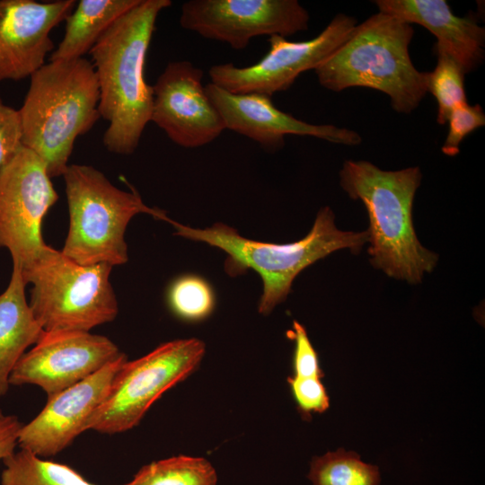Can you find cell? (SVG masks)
I'll use <instances>...</instances> for the list:
<instances>
[{"instance_id": "3957f363", "label": "cell", "mask_w": 485, "mask_h": 485, "mask_svg": "<svg viewBox=\"0 0 485 485\" xmlns=\"http://www.w3.org/2000/svg\"><path fill=\"white\" fill-rule=\"evenodd\" d=\"M18 110L22 144L44 162L48 175H63L76 138L101 118L100 91L91 61H48L31 75Z\"/></svg>"}, {"instance_id": "603a6c76", "label": "cell", "mask_w": 485, "mask_h": 485, "mask_svg": "<svg viewBox=\"0 0 485 485\" xmlns=\"http://www.w3.org/2000/svg\"><path fill=\"white\" fill-rule=\"evenodd\" d=\"M434 49L437 61L434 70L427 72V87L437 102L436 121L444 125L453 109L467 102L463 84L465 73L442 46L436 43Z\"/></svg>"}, {"instance_id": "9c48e42d", "label": "cell", "mask_w": 485, "mask_h": 485, "mask_svg": "<svg viewBox=\"0 0 485 485\" xmlns=\"http://www.w3.org/2000/svg\"><path fill=\"white\" fill-rule=\"evenodd\" d=\"M57 198L44 162L24 146L0 170V248L13 263L22 268L48 248L41 223Z\"/></svg>"}, {"instance_id": "7402d4cb", "label": "cell", "mask_w": 485, "mask_h": 485, "mask_svg": "<svg viewBox=\"0 0 485 485\" xmlns=\"http://www.w3.org/2000/svg\"><path fill=\"white\" fill-rule=\"evenodd\" d=\"M312 485H380L376 465L363 462L353 451L342 448L314 457L307 475Z\"/></svg>"}, {"instance_id": "8fae6325", "label": "cell", "mask_w": 485, "mask_h": 485, "mask_svg": "<svg viewBox=\"0 0 485 485\" xmlns=\"http://www.w3.org/2000/svg\"><path fill=\"white\" fill-rule=\"evenodd\" d=\"M180 24L201 37L245 48L258 36H292L306 31L309 13L297 0H190Z\"/></svg>"}, {"instance_id": "8992f818", "label": "cell", "mask_w": 485, "mask_h": 485, "mask_svg": "<svg viewBox=\"0 0 485 485\" xmlns=\"http://www.w3.org/2000/svg\"><path fill=\"white\" fill-rule=\"evenodd\" d=\"M62 176L69 229L61 251L78 264H124L128 261L124 235L134 216L145 213L170 220L163 211L147 207L132 187L131 191L118 189L93 166L70 164Z\"/></svg>"}, {"instance_id": "d4e9b609", "label": "cell", "mask_w": 485, "mask_h": 485, "mask_svg": "<svg viewBox=\"0 0 485 485\" xmlns=\"http://www.w3.org/2000/svg\"><path fill=\"white\" fill-rule=\"evenodd\" d=\"M446 122L448 133L441 150L445 155L455 156L463 138L485 125V114L481 105L465 102L452 110Z\"/></svg>"}, {"instance_id": "2e32d148", "label": "cell", "mask_w": 485, "mask_h": 485, "mask_svg": "<svg viewBox=\"0 0 485 485\" xmlns=\"http://www.w3.org/2000/svg\"><path fill=\"white\" fill-rule=\"evenodd\" d=\"M75 4V0H0V83L31 77L45 64L54 48L50 31Z\"/></svg>"}, {"instance_id": "ba28073f", "label": "cell", "mask_w": 485, "mask_h": 485, "mask_svg": "<svg viewBox=\"0 0 485 485\" xmlns=\"http://www.w3.org/2000/svg\"><path fill=\"white\" fill-rule=\"evenodd\" d=\"M204 354V342L192 338L163 343L144 357L126 360L87 430L117 434L134 428L158 398L199 366Z\"/></svg>"}, {"instance_id": "ac0fdd59", "label": "cell", "mask_w": 485, "mask_h": 485, "mask_svg": "<svg viewBox=\"0 0 485 485\" xmlns=\"http://www.w3.org/2000/svg\"><path fill=\"white\" fill-rule=\"evenodd\" d=\"M25 287L22 267L13 263L9 284L0 295V396L7 392L10 375L25 350L45 331L26 300Z\"/></svg>"}, {"instance_id": "83f0119b", "label": "cell", "mask_w": 485, "mask_h": 485, "mask_svg": "<svg viewBox=\"0 0 485 485\" xmlns=\"http://www.w3.org/2000/svg\"><path fill=\"white\" fill-rule=\"evenodd\" d=\"M22 138L19 110L6 105L0 97V170L23 146Z\"/></svg>"}, {"instance_id": "4fadbf2b", "label": "cell", "mask_w": 485, "mask_h": 485, "mask_svg": "<svg viewBox=\"0 0 485 485\" xmlns=\"http://www.w3.org/2000/svg\"><path fill=\"white\" fill-rule=\"evenodd\" d=\"M202 78V69L191 62L171 61L152 85L151 121L185 148L209 144L225 129Z\"/></svg>"}, {"instance_id": "d6986e66", "label": "cell", "mask_w": 485, "mask_h": 485, "mask_svg": "<svg viewBox=\"0 0 485 485\" xmlns=\"http://www.w3.org/2000/svg\"><path fill=\"white\" fill-rule=\"evenodd\" d=\"M140 0H80L66 17L65 34L49 61L84 57L99 38Z\"/></svg>"}, {"instance_id": "6da1fadb", "label": "cell", "mask_w": 485, "mask_h": 485, "mask_svg": "<svg viewBox=\"0 0 485 485\" xmlns=\"http://www.w3.org/2000/svg\"><path fill=\"white\" fill-rule=\"evenodd\" d=\"M170 5V0H140L89 52L99 84L100 116L109 123L102 142L111 153L133 154L151 121L153 87L145 79V63L157 17Z\"/></svg>"}, {"instance_id": "7c38bea8", "label": "cell", "mask_w": 485, "mask_h": 485, "mask_svg": "<svg viewBox=\"0 0 485 485\" xmlns=\"http://www.w3.org/2000/svg\"><path fill=\"white\" fill-rule=\"evenodd\" d=\"M121 354L110 339L90 331H44L17 362L9 384L37 385L49 398L89 377Z\"/></svg>"}, {"instance_id": "ffe728a7", "label": "cell", "mask_w": 485, "mask_h": 485, "mask_svg": "<svg viewBox=\"0 0 485 485\" xmlns=\"http://www.w3.org/2000/svg\"><path fill=\"white\" fill-rule=\"evenodd\" d=\"M1 485H95L68 465L21 449L3 460Z\"/></svg>"}, {"instance_id": "277c9868", "label": "cell", "mask_w": 485, "mask_h": 485, "mask_svg": "<svg viewBox=\"0 0 485 485\" xmlns=\"http://www.w3.org/2000/svg\"><path fill=\"white\" fill-rule=\"evenodd\" d=\"M413 33L411 24L378 11L314 69L319 84L333 92L377 90L396 112L410 113L428 92L427 72L417 70L409 53Z\"/></svg>"}, {"instance_id": "52a82bcc", "label": "cell", "mask_w": 485, "mask_h": 485, "mask_svg": "<svg viewBox=\"0 0 485 485\" xmlns=\"http://www.w3.org/2000/svg\"><path fill=\"white\" fill-rule=\"evenodd\" d=\"M112 266H84L50 246L22 268L26 285L31 284L30 308L45 331H90L112 322L118 302L110 282Z\"/></svg>"}, {"instance_id": "5b68a950", "label": "cell", "mask_w": 485, "mask_h": 485, "mask_svg": "<svg viewBox=\"0 0 485 485\" xmlns=\"http://www.w3.org/2000/svg\"><path fill=\"white\" fill-rule=\"evenodd\" d=\"M170 224L176 229L175 234L224 251L227 255L225 270L231 277L248 269L257 272L263 284L258 311L263 315L285 301L294 279L306 267L339 250L357 253L368 242L367 230L356 233L338 229L329 207L321 208L311 231L303 239L282 244L247 239L223 223L205 229L172 220Z\"/></svg>"}, {"instance_id": "7a4b0ae2", "label": "cell", "mask_w": 485, "mask_h": 485, "mask_svg": "<svg viewBox=\"0 0 485 485\" xmlns=\"http://www.w3.org/2000/svg\"><path fill=\"white\" fill-rule=\"evenodd\" d=\"M340 185L365 205L369 216L372 265L389 277L416 284L438 257L421 245L412 223V205L421 181L419 167L384 171L367 161H346Z\"/></svg>"}, {"instance_id": "e0dca14e", "label": "cell", "mask_w": 485, "mask_h": 485, "mask_svg": "<svg viewBox=\"0 0 485 485\" xmlns=\"http://www.w3.org/2000/svg\"><path fill=\"white\" fill-rule=\"evenodd\" d=\"M379 12L425 27L462 66L464 73L483 60L485 29L473 18L455 15L445 0H375Z\"/></svg>"}, {"instance_id": "4316f807", "label": "cell", "mask_w": 485, "mask_h": 485, "mask_svg": "<svg viewBox=\"0 0 485 485\" xmlns=\"http://www.w3.org/2000/svg\"><path fill=\"white\" fill-rule=\"evenodd\" d=\"M288 336L294 340L293 371L295 377L322 378L324 374L320 367L319 357L305 328L294 321Z\"/></svg>"}, {"instance_id": "cb8c5ba5", "label": "cell", "mask_w": 485, "mask_h": 485, "mask_svg": "<svg viewBox=\"0 0 485 485\" xmlns=\"http://www.w3.org/2000/svg\"><path fill=\"white\" fill-rule=\"evenodd\" d=\"M167 300L172 313L189 322H198L209 316L216 304L211 285L195 274L182 275L173 280Z\"/></svg>"}, {"instance_id": "44dd1931", "label": "cell", "mask_w": 485, "mask_h": 485, "mask_svg": "<svg viewBox=\"0 0 485 485\" xmlns=\"http://www.w3.org/2000/svg\"><path fill=\"white\" fill-rule=\"evenodd\" d=\"M217 475L207 459L178 455L143 466L124 485H216Z\"/></svg>"}, {"instance_id": "5bb4252c", "label": "cell", "mask_w": 485, "mask_h": 485, "mask_svg": "<svg viewBox=\"0 0 485 485\" xmlns=\"http://www.w3.org/2000/svg\"><path fill=\"white\" fill-rule=\"evenodd\" d=\"M125 354L89 377L48 398L41 411L22 425L18 445L40 457L53 456L87 430V422L106 398Z\"/></svg>"}, {"instance_id": "f1b7e54d", "label": "cell", "mask_w": 485, "mask_h": 485, "mask_svg": "<svg viewBox=\"0 0 485 485\" xmlns=\"http://www.w3.org/2000/svg\"><path fill=\"white\" fill-rule=\"evenodd\" d=\"M22 425L16 416L4 414L0 410V460L15 452Z\"/></svg>"}, {"instance_id": "30bf717a", "label": "cell", "mask_w": 485, "mask_h": 485, "mask_svg": "<svg viewBox=\"0 0 485 485\" xmlns=\"http://www.w3.org/2000/svg\"><path fill=\"white\" fill-rule=\"evenodd\" d=\"M356 26L355 17L339 13L308 40L290 41L278 35L270 36L269 50L261 59L244 67L233 63L213 66L208 71L210 83L232 93L271 97L289 89L300 74L314 70L349 37Z\"/></svg>"}, {"instance_id": "484cf974", "label": "cell", "mask_w": 485, "mask_h": 485, "mask_svg": "<svg viewBox=\"0 0 485 485\" xmlns=\"http://www.w3.org/2000/svg\"><path fill=\"white\" fill-rule=\"evenodd\" d=\"M316 377H288L287 382L298 410L304 416L312 412L322 413L330 406L326 389Z\"/></svg>"}, {"instance_id": "9a60e30c", "label": "cell", "mask_w": 485, "mask_h": 485, "mask_svg": "<svg viewBox=\"0 0 485 485\" xmlns=\"http://www.w3.org/2000/svg\"><path fill=\"white\" fill-rule=\"evenodd\" d=\"M205 88L225 129L242 135L269 151L282 148L287 135L313 137L345 146H357L362 141L354 130L298 119L278 110L269 96L232 93L212 83Z\"/></svg>"}]
</instances>
